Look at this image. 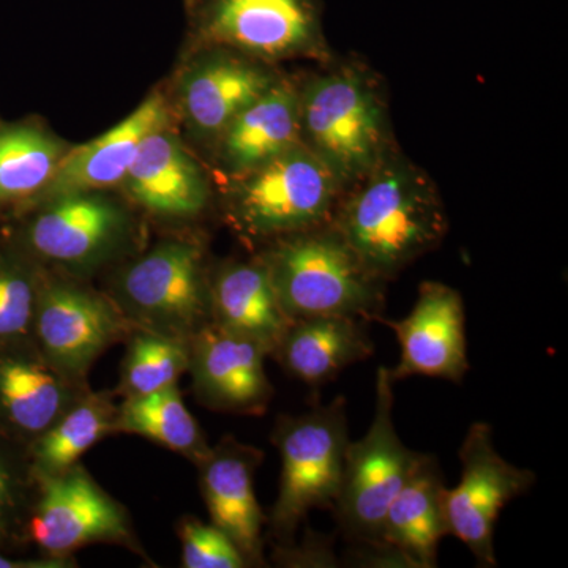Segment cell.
Returning a JSON list of instances; mask_svg holds the SVG:
<instances>
[{"label": "cell", "mask_w": 568, "mask_h": 568, "mask_svg": "<svg viewBox=\"0 0 568 568\" xmlns=\"http://www.w3.org/2000/svg\"><path fill=\"white\" fill-rule=\"evenodd\" d=\"M331 223L369 272L388 283L448 234L435 179L402 149L339 196Z\"/></svg>", "instance_id": "obj_1"}, {"label": "cell", "mask_w": 568, "mask_h": 568, "mask_svg": "<svg viewBox=\"0 0 568 568\" xmlns=\"http://www.w3.org/2000/svg\"><path fill=\"white\" fill-rule=\"evenodd\" d=\"M301 140L343 192L398 148L386 81L357 55L317 65L298 85Z\"/></svg>", "instance_id": "obj_2"}, {"label": "cell", "mask_w": 568, "mask_h": 568, "mask_svg": "<svg viewBox=\"0 0 568 568\" xmlns=\"http://www.w3.org/2000/svg\"><path fill=\"white\" fill-rule=\"evenodd\" d=\"M291 320L349 316L379 321L386 282L366 268L331 222L276 239L257 253Z\"/></svg>", "instance_id": "obj_3"}, {"label": "cell", "mask_w": 568, "mask_h": 568, "mask_svg": "<svg viewBox=\"0 0 568 568\" xmlns=\"http://www.w3.org/2000/svg\"><path fill=\"white\" fill-rule=\"evenodd\" d=\"M343 189L304 144L227 181L224 215L248 242L276 239L331 222Z\"/></svg>", "instance_id": "obj_4"}, {"label": "cell", "mask_w": 568, "mask_h": 568, "mask_svg": "<svg viewBox=\"0 0 568 568\" xmlns=\"http://www.w3.org/2000/svg\"><path fill=\"white\" fill-rule=\"evenodd\" d=\"M186 13L196 50L223 48L271 65L335 58L324 0H186Z\"/></svg>", "instance_id": "obj_5"}, {"label": "cell", "mask_w": 568, "mask_h": 568, "mask_svg": "<svg viewBox=\"0 0 568 568\" xmlns=\"http://www.w3.org/2000/svg\"><path fill=\"white\" fill-rule=\"evenodd\" d=\"M349 440L342 395L302 416L278 418L274 443L282 457V477L271 515L276 536L283 540L293 536L315 508L335 507Z\"/></svg>", "instance_id": "obj_6"}, {"label": "cell", "mask_w": 568, "mask_h": 568, "mask_svg": "<svg viewBox=\"0 0 568 568\" xmlns=\"http://www.w3.org/2000/svg\"><path fill=\"white\" fill-rule=\"evenodd\" d=\"M390 368L376 373L375 414L365 436L349 440L342 489L335 503L339 528L355 544H376L390 504L413 476L424 454L405 446L394 425Z\"/></svg>", "instance_id": "obj_7"}, {"label": "cell", "mask_w": 568, "mask_h": 568, "mask_svg": "<svg viewBox=\"0 0 568 568\" xmlns=\"http://www.w3.org/2000/svg\"><path fill=\"white\" fill-rule=\"evenodd\" d=\"M115 304L133 327L192 339L212 323L211 272L192 241H164L126 265Z\"/></svg>", "instance_id": "obj_8"}, {"label": "cell", "mask_w": 568, "mask_h": 568, "mask_svg": "<svg viewBox=\"0 0 568 568\" xmlns=\"http://www.w3.org/2000/svg\"><path fill=\"white\" fill-rule=\"evenodd\" d=\"M459 484L446 488L444 495L448 536L465 544L478 566L497 567V519L508 503L534 487L536 473L500 457L493 444L491 426L485 422H476L467 429L459 447Z\"/></svg>", "instance_id": "obj_9"}, {"label": "cell", "mask_w": 568, "mask_h": 568, "mask_svg": "<svg viewBox=\"0 0 568 568\" xmlns=\"http://www.w3.org/2000/svg\"><path fill=\"white\" fill-rule=\"evenodd\" d=\"M32 328L37 347L51 364L85 381L93 362L134 327L111 298L51 276L39 283Z\"/></svg>", "instance_id": "obj_10"}, {"label": "cell", "mask_w": 568, "mask_h": 568, "mask_svg": "<svg viewBox=\"0 0 568 568\" xmlns=\"http://www.w3.org/2000/svg\"><path fill=\"white\" fill-rule=\"evenodd\" d=\"M39 496L28 521L29 537L48 558L69 559L92 544L133 548L129 515L81 465L37 476Z\"/></svg>", "instance_id": "obj_11"}, {"label": "cell", "mask_w": 568, "mask_h": 568, "mask_svg": "<svg viewBox=\"0 0 568 568\" xmlns=\"http://www.w3.org/2000/svg\"><path fill=\"white\" fill-rule=\"evenodd\" d=\"M36 207L26 227L29 250L71 274L106 263L132 234L129 213L102 192L63 194Z\"/></svg>", "instance_id": "obj_12"}, {"label": "cell", "mask_w": 568, "mask_h": 568, "mask_svg": "<svg viewBox=\"0 0 568 568\" xmlns=\"http://www.w3.org/2000/svg\"><path fill=\"white\" fill-rule=\"evenodd\" d=\"M196 51L197 58L183 71L179 106L190 133L212 145L284 73L276 65L223 48Z\"/></svg>", "instance_id": "obj_13"}, {"label": "cell", "mask_w": 568, "mask_h": 568, "mask_svg": "<svg viewBox=\"0 0 568 568\" xmlns=\"http://www.w3.org/2000/svg\"><path fill=\"white\" fill-rule=\"evenodd\" d=\"M395 332L402 355L390 368L392 379L436 377L462 384L469 372L466 313L462 294L440 282H424L416 305L399 321L381 317Z\"/></svg>", "instance_id": "obj_14"}, {"label": "cell", "mask_w": 568, "mask_h": 568, "mask_svg": "<svg viewBox=\"0 0 568 568\" xmlns=\"http://www.w3.org/2000/svg\"><path fill=\"white\" fill-rule=\"evenodd\" d=\"M267 353L253 339L209 323L190 339L194 394L213 410L263 414L274 388L265 375Z\"/></svg>", "instance_id": "obj_15"}, {"label": "cell", "mask_w": 568, "mask_h": 568, "mask_svg": "<svg viewBox=\"0 0 568 568\" xmlns=\"http://www.w3.org/2000/svg\"><path fill=\"white\" fill-rule=\"evenodd\" d=\"M298 85L301 77L284 73L213 142V159L227 181L302 144Z\"/></svg>", "instance_id": "obj_16"}, {"label": "cell", "mask_w": 568, "mask_h": 568, "mask_svg": "<svg viewBox=\"0 0 568 568\" xmlns=\"http://www.w3.org/2000/svg\"><path fill=\"white\" fill-rule=\"evenodd\" d=\"M261 452L226 439L200 463L201 489L212 525L223 530L250 566H263L264 515L254 493Z\"/></svg>", "instance_id": "obj_17"}, {"label": "cell", "mask_w": 568, "mask_h": 568, "mask_svg": "<svg viewBox=\"0 0 568 568\" xmlns=\"http://www.w3.org/2000/svg\"><path fill=\"white\" fill-rule=\"evenodd\" d=\"M170 106L153 93L125 121L88 144L70 148L36 205L63 194L104 192L123 182L149 134L168 126Z\"/></svg>", "instance_id": "obj_18"}, {"label": "cell", "mask_w": 568, "mask_h": 568, "mask_svg": "<svg viewBox=\"0 0 568 568\" xmlns=\"http://www.w3.org/2000/svg\"><path fill=\"white\" fill-rule=\"evenodd\" d=\"M122 183L134 203L164 219H194L211 203L207 175L168 126L145 138Z\"/></svg>", "instance_id": "obj_19"}, {"label": "cell", "mask_w": 568, "mask_h": 568, "mask_svg": "<svg viewBox=\"0 0 568 568\" xmlns=\"http://www.w3.org/2000/svg\"><path fill=\"white\" fill-rule=\"evenodd\" d=\"M211 310L212 323L253 339L267 355H274L293 323L257 256L226 261L211 272Z\"/></svg>", "instance_id": "obj_20"}, {"label": "cell", "mask_w": 568, "mask_h": 568, "mask_svg": "<svg viewBox=\"0 0 568 568\" xmlns=\"http://www.w3.org/2000/svg\"><path fill=\"white\" fill-rule=\"evenodd\" d=\"M88 381L74 379L41 351L0 358V410L31 443L88 394Z\"/></svg>", "instance_id": "obj_21"}, {"label": "cell", "mask_w": 568, "mask_h": 568, "mask_svg": "<svg viewBox=\"0 0 568 568\" xmlns=\"http://www.w3.org/2000/svg\"><path fill=\"white\" fill-rule=\"evenodd\" d=\"M375 353L366 321L349 316L302 317L291 323L274 353L283 368L306 386H324L347 366Z\"/></svg>", "instance_id": "obj_22"}, {"label": "cell", "mask_w": 568, "mask_h": 568, "mask_svg": "<svg viewBox=\"0 0 568 568\" xmlns=\"http://www.w3.org/2000/svg\"><path fill=\"white\" fill-rule=\"evenodd\" d=\"M444 495L446 485L437 459L424 454L388 507L377 541L399 552L407 567H437V548L448 536Z\"/></svg>", "instance_id": "obj_23"}, {"label": "cell", "mask_w": 568, "mask_h": 568, "mask_svg": "<svg viewBox=\"0 0 568 568\" xmlns=\"http://www.w3.org/2000/svg\"><path fill=\"white\" fill-rule=\"evenodd\" d=\"M69 151L36 123L0 125V205H36Z\"/></svg>", "instance_id": "obj_24"}, {"label": "cell", "mask_w": 568, "mask_h": 568, "mask_svg": "<svg viewBox=\"0 0 568 568\" xmlns=\"http://www.w3.org/2000/svg\"><path fill=\"white\" fill-rule=\"evenodd\" d=\"M118 406L106 392H92L67 410L32 443L36 476H54L80 465L85 452L104 437L115 435Z\"/></svg>", "instance_id": "obj_25"}, {"label": "cell", "mask_w": 568, "mask_h": 568, "mask_svg": "<svg viewBox=\"0 0 568 568\" xmlns=\"http://www.w3.org/2000/svg\"><path fill=\"white\" fill-rule=\"evenodd\" d=\"M115 428L118 433L151 439L192 459L196 465L211 452L178 386L123 398L122 405L118 406Z\"/></svg>", "instance_id": "obj_26"}, {"label": "cell", "mask_w": 568, "mask_h": 568, "mask_svg": "<svg viewBox=\"0 0 568 568\" xmlns=\"http://www.w3.org/2000/svg\"><path fill=\"white\" fill-rule=\"evenodd\" d=\"M129 338L119 387L123 398L178 386L179 377L189 372L190 339L136 327Z\"/></svg>", "instance_id": "obj_27"}, {"label": "cell", "mask_w": 568, "mask_h": 568, "mask_svg": "<svg viewBox=\"0 0 568 568\" xmlns=\"http://www.w3.org/2000/svg\"><path fill=\"white\" fill-rule=\"evenodd\" d=\"M182 566L185 568H244L248 567L241 549L216 528L196 518L181 525Z\"/></svg>", "instance_id": "obj_28"}, {"label": "cell", "mask_w": 568, "mask_h": 568, "mask_svg": "<svg viewBox=\"0 0 568 568\" xmlns=\"http://www.w3.org/2000/svg\"><path fill=\"white\" fill-rule=\"evenodd\" d=\"M39 282L17 268H0V338L32 327Z\"/></svg>", "instance_id": "obj_29"}, {"label": "cell", "mask_w": 568, "mask_h": 568, "mask_svg": "<svg viewBox=\"0 0 568 568\" xmlns=\"http://www.w3.org/2000/svg\"><path fill=\"white\" fill-rule=\"evenodd\" d=\"M14 503H17V485L9 467L0 459V519L6 517L11 507H14Z\"/></svg>", "instance_id": "obj_30"}, {"label": "cell", "mask_w": 568, "mask_h": 568, "mask_svg": "<svg viewBox=\"0 0 568 568\" xmlns=\"http://www.w3.org/2000/svg\"><path fill=\"white\" fill-rule=\"evenodd\" d=\"M61 568L69 567V559L48 558L47 560H13L0 555V568Z\"/></svg>", "instance_id": "obj_31"}]
</instances>
